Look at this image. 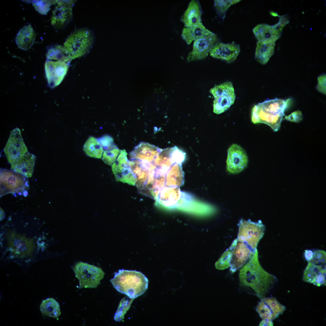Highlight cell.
Instances as JSON below:
<instances>
[{
	"label": "cell",
	"instance_id": "obj_24",
	"mask_svg": "<svg viewBox=\"0 0 326 326\" xmlns=\"http://www.w3.org/2000/svg\"><path fill=\"white\" fill-rule=\"evenodd\" d=\"M172 148L162 149L152 163L156 167L155 177L165 175L172 165L170 156Z\"/></svg>",
	"mask_w": 326,
	"mask_h": 326
},
{
	"label": "cell",
	"instance_id": "obj_33",
	"mask_svg": "<svg viewBox=\"0 0 326 326\" xmlns=\"http://www.w3.org/2000/svg\"><path fill=\"white\" fill-rule=\"evenodd\" d=\"M210 92L215 98L229 95L234 93L235 91L232 83L229 82L215 86L211 89Z\"/></svg>",
	"mask_w": 326,
	"mask_h": 326
},
{
	"label": "cell",
	"instance_id": "obj_8",
	"mask_svg": "<svg viewBox=\"0 0 326 326\" xmlns=\"http://www.w3.org/2000/svg\"><path fill=\"white\" fill-rule=\"evenodd\" d=\"M26 177L13 171L1 170L0 197L8 193H20L28 186Z\"/></svg>",
	"mask_w": 326,
	"mask_h": 326
},
{
	"label": "cell",
	"instance_id": "obj_4",
	"mask_svg": "<svg viewBox=\"0 0 326 326\" xmlns=\"http://www.w3.org/2000/svg\"><path fill=\"white\" fill-rule=\"evenodd\" d=\"M255 251L246 243L237 239L216 262L215 267L219 270L230 267V271L234 273L246 263Z\"/></svg>",
	"mask_w": 326,
	"mask_h": 326
},
{
	"label": "cell",
	"instance_id": "obj_3",
	"mask_svg": "<svg viewBox=\"0 0 326 326\" xmlns=\"http://www.w3.org/2000/svg\"><path fill=\"white\" fill-rule=\"evenodd\" d=\"M110 281L117 291L133 299L145 292L149 281L147 277L140 272L123 269L116 273Z\"/></svg>",
	"mask_w": 326,
	"mask_h": 326
},
{
	"label": "cell",
	"instance_id": "obj_37",
	"mask_svg": "<svg viewBox=\"0 0 326 326\" xmlns=\"http://www.w3.org/2000/svg\"><path fill=\"white\" fill-rule=\"evenodd\" d=\"M172 164H178L182 165L186 158V154L177 147L172 148L170 156Z\"/></svg>",
	"mask_w": 326,
	"mask_h": 326
},
{
	"label": "cell",
	"instance_id": "obj_10",
	"mask_svg": "<svg viewBox=\"0 0 326 326\" xmlns=\"http://www.w3.org/2000/svg\"><path fill=\"white\" fill-rule=\"evenodd\" d=\"M127 154L125 150H120L119 155L112 165V169L117 181L135 186L137 178L131 170Z\"/></svg>",
	"mask_w": 326,
	"mask_h": 326
},
{
	"label": "cell",
	"instance_id": "obj_9",
	"mask_svg": "<svg viewBox=\"0 0 326 326\" xmlns=\"http://www.w3.org/2000/svg\"><path fill=\"white\" fill-rule=\"evenodd\" d=\"M4 150L11 164L17 161L28 152L19 128H16L11 131Z\"/></svg>",
	"mask_w": 326,
	"mask_h": 326
},
{
	"label": "cell",
	"instance_id": "obj_19",
	"mask_svg": "<svg viewBox=\"0 0 326 326\" xmlns=\"http://www.w3.org/2000/svg\"><path fill=\"white\" fill-rule=\"evenodd\" d=\"M162 150L148 142H141L129 153V158L130 160L152 163Z\"/></svg>",
	"mask_w": 326,
	"mask_h": 326
},
{
	"label": "cell",
	"instance_id": "obj_25",
	"mask_svg": "<svg viewBox=\"0 0 326 326\" xmlns=\"http://www.w3.org/2000/svg\"><path fill=\"white\" fill-rule=\"evenodd\" d=\"M212 33L201 22L191 27H184L182 31L181 36L186 43L190 45L193 41Z\"/></svg>",
	"mask_w": 326,
	"mask_h": 326
},
{
	"label": "cell",
	"instance_id": "obj_27",
	"mask_svg": "<svg viewBox=\"0 0 326 326\" xmlns=\"http://www.w3.org/2000/svg\"><path fill=\"white\" fill-rule=\"evenodd\" d=\"M275 45V43L257 41L255 59L262 64H266L274 53Z\"/></svg>",
	"mask_w": 326,
	"mask_h": 326
},
{
	"label": "cell",
	"instance_id": "obj_41",
	"mask_svg": "<svg viewBox=\"0 0 326 326\" xmlns=\"http://www.w3.org/2000/svg\"><path fill=\"white\" fill-rule=\"evenodd\" d=\"M302 117L301 112L298 110L292 112L289 115L286 116L285 118L288 121L297 123L302 120Z\"/></svg>",
	"mask_w": 326,
	"mask_h": 326
},
{
	"label": "cell",
	"instance_id": "obj_17",
	"mask_svg": "<svg viewBox=\"0 0 326 326\" xmlns=\"http://www.w3.org/2000/svg\"><path fill=\"white\" fill-rule=\"evenodd\" d=\"M240 51L239 45L234 42L228 43L219 42L210 50L209 53L213 58L231 63L236 59Z\"/></svg>",
	"mask_w": 326,
	"mask_h": 326
},
{
	"label": "cell",
	"instance_id": "obj_2",
	"mask_svg": "<svg viewBox=\"0 0 326 326\" xmlns=\"http://www.w3.org/2000/svg\"><path fill=\"white\" fill-rule=\"evenodd\" d=\"M289 101L276 98L255 105L252 109L251 121L254 123H264L274 131L280 129L284 112Z\"/></svg>",
	"mask_w": 326,
	"mask_h": 326
},
{
	"label": "cell",
	"instance_id": "obj_12",
	"mask_svg": "<svg viewBox=\"0 0 326 326\" xmlns=\"http://www.w3.org/2000/svg\"><path fill=\"white\" fill-rule=\"evenodd\" d=\"M226 169L229 173H238L246 167L248 158L245 150L240 145L233 144L227 150Z\"/></svg>",
	"mask_w": 326,
	"mask_h": 326
},
{
	"label": "cell",
	"instance_id": "obj_31",
	"mask_svg": "<svg viewBox=\"0 0 326 326\" xmlns=\"http://www.w3.org/2000/svg\"><path fill=\"white\" fill-rule=\"evenodd\" d=\"M85 154L90 157L101 158L104 150L97 140L94 137L90 136L83 146Z\"/></svg>",
	"mask_w": 326,
	"mask_h": 326
},
{
	"label": "cell",
	"instance_id": "obj_23",
	"mask_svg": "<svg viewBox=\"0 0 326 326\" xmlns=\"http://www.w3.org/2000/svg\"><path fill=\"white\" fill-rule=\"evenodd\" d=\"M36 34L30 25L24 26L19 31L15 38L18 47L27 50L30 49L35 41Z\"/></svg>",
	"mask_w": 326,
	"mask_h": 326
},
{
	"label": "cell",
	"instance_id": "obj_5",
	"mask_svg": "<svg viewBox=\"0 0 326 326\" xmlns=\"http://www.w3.org/2000/svg\"><path fill=\"white\" fill-rule=\"evenodd\" d=\"M94 33L86 28L78 29L72 32L64 43V46L72 59L80 57L88 53L93 46Z\"/></svg>",
	"mask_w": 326,
	"mask_h": 326
},
{
	"label": "cell",
	"instance_id": "obj_22",
	"mask_svg": "<svg viewBox=\"0 0 326 326\" xmlns=\"http://www.w3.org/2000/svg\"><path fill=\"white\" fill-rule=\"evenodd\" d=\"M36 160L35 156L27 152L16 162L11 164V169L26 178L32 176Z\"/></svg>",
	"mask_w": 326,
	"mask_h": 326
},
{
	"label": "cell",
	"instance_id": "obj_26",
	"mask_svg": "<svg viewBox=\"0 0 326 326\" xmlns=\"http://www.w3.org/2000/svg\"><path fill=\"white\" fill-rule=\"evenodd\" d=\"M165 177V186L180 187L182 186L184 183V173L182 165L176 164L172 165Z\"/></svg>",
	"mask_w": 326,
	"mask_h": 326
},
{
	"label": "cell",
	"instance_id": "obj_6",
	"mask_svg": "<svg viewBox=\"0 0 326 326\" xmlns=\"http://www.w3.org/2000/svg\"><path fill=\"white\" fill-rule=\"evenodd\" d=\"M78 279L79 288H96L105 273L102 269L83 262L77 263L72 268Z\"/></svg>",
	"mask_w": 326,
	"mask_h": 326
},
{
	"label": "cell",
	"instance_id": "obj_7",
	"mask_svg": "<svg viewBox=\"0 0 326 326\" xmlns=\"http://www.w3.org/2000/svg\"><path fill=\"white\" fill-rule=\"evenodd\" d=\"M265 229V226L260 221L254 222L242 219L239 223L237 239L247 244L255 251L264 235Z\"/></svg>",
	"mask_w": 326,
	"mask_h": 326
},
{
	"label": "cell",
	"instance_id": "obj_38",
	"mask_svg": "<svg viewBox=\"0 0 326 326\" xmlns=\"http://www.w3.org/2000/svg\"><path fill=\"white\" fill-rule=\"evenodd\" d=\"M97 140L104 151H109L118 148L114 144L113 138L109 135H104L98 138Z\"/></svg>",
	"mask_w": 326,
	"mask_h": 326
},
{
	"label": "cell",
	"instance_id": "obj_15",
	"mask_svg": "<svg viewBox=\"0 0 326 326\" xmlns=\"http://www.w3.org/2000/svg\"><path fill=\"white\" fill-rule=\"evenodd\" d=\"M286 24L284 21L280 19L279 22L273 25L259 24L253 29V32L258 41L275 43Z\"/></svg>",
	"mask_w": 326,
	"mask_h": 326
},
{
	"label": "cell",
	"instance_id": "obj_11",
	"mask_svg": "<svg viewBox=\"0 0 326 326\" xmlns=\"http://www.w3.org/2000/svg\"><path fill=\"white\" fill-rule=\"evenodd\" d=\"M220 40L217 35L212 32L194 41L192 50L187 58L189 62L200 60L206 58L210 50Z\"/></svg>",
	"mask_w": 326,
	"mask_h": 326
},
{
	"label": "cell",
	"instance_id": "obj_44",
	"mask_svg": "<svg viewBox=\"0 0 326 326\" xmlns=\"http://www.w3.org/2000/svg\"><path fill=\"white\" fill-rule=\"evenodd\" d=\"M5 216V213L3 210L0 208V220H2Z\"/></svg>",
	"mask_w": 326,
	"mask_h": 326
},
{
	"label": "cell",
	"instance_id": "obj_18",
	"mask_svg": "<svg viewBox=\"0 0 326 326\" xmlns=\"http://www.w3.org/2000/svg\"><path fill=\"white\" fill-rule=\"evenodd\" d=\"M182 191L179 187L165 186L154 199L157 206L168 209H174L181 198Z\"/></svg>",
	"mask_w": 326,
	"mask_h": 326
},
{
	"label": "cell",
	"instance_id": "obj_36",
	"mask_svg": "<svg viewBox=\"0 0 326 326\" xmlns=\"http://www.w3.org/2000/svg\"><path fill=\"white\" fill-rule=\"evenodd\" d=\"M120 150L118 148L112 150L104 151L102 155V160L106 164L111 166L120 154Z\"/></svg>",
	"mask_w": 326,
	"mask_h": 326
},
{
	"label": "cell",
	"instance_id": "obj_42",
	"mask_svg": "<svg viewBox=\"0 0 326 326\" xmlns=\"http://www.w3.org/2000/svg\"><path fill=\"white\" fill-rule=\"evenodd\" d=\"M313 255V252L310 250H305L304 255L306 260L309 262L312 259Z\"/></svg>",
	"mask_w": 326,
	"mask_h": 326
},
{
	"label": "cell",
	"instance_id": "obj_39",
	"mask_svg": "<svg viewBox=\"0 0 326 326\" xmlns=\"http://www.w3.org/2000/svg\"><path fill=\"white\" fill-rule=\"evenodd\" d=\"M326 253L322 250H318L313 252L312 257L309 262L312 264L326 266Z\"/></svg>",
	"mask_w": 326,
	"mask_h": 326
},
{
	"label": "cell",
	"instance_id": "obj_14",
	"mask_svg": "<svg viewBox=\"0 0 326 326\" xmlns=\"http://www.w3.org/2000/svg\"><path fill=\"white\" fill-rule=\"evenodd\" d=\"M256 311L262 319L273 321L282 314L286 307L275 297H264L261 299Z\"/></svg>",
	"mask_w": 326,
	"mask_h": 326
},
{
	"label": "cell",
	"instance_id": "obj_16",
	"mask_svg": "<svg viewBox=\"0 0 326 326\" xmlns=\"http://www.w3.org/2000/svg\"><path fill=\"white\" fill-rule=\"evenodd\" d=\"M69 64L60 61L46 60L45 69L49 86L54 88L59 85L66 75Z\"/></svg>",
	"mask_w": 326,
	"mask_h": 326
},
{
	"label": "cell",
	"instance_id": "obj_1",
	"mask_svg": "<svg viewBox=\"0 0 326 326\" xmlns=\"http://www.w3.org/2000/svg\"><path fill=\"white\" fill-rule=\"evenodd\" d=\"M240 269V285L251 290L260 299L266 297L278 280L276 276L266 271L261 266L257 250Z\"/></svg>",
	"mask_w": 326,
	"mask_h": 326
},
{
	"label": "cell",
	"instance_id": "obj_21",
	"mask_svg": "<svg viewBox=\"0 0 326 326\" xmlns=\"http://www.w3.org/2000/svg\"><path fill=\"white\" fill-rule=\"evenodd\" d=\"M202 11L199 1L192 0L181 18L185 27H190L202 22Z\"/></svg>",
	"mask_w": 326,
	"mask_h": 326
},
{
	"label": "cell",
	"instance_id": "obj_40",
	"mask_svg": "<svg viewBox=\"0 0 326 326\" xmlns=\"http://www.w3.org/2000/svg\"><path fill=\"white\" fill-rule=\"evenodd\" d=\"M326 74H321L318 77V83L316 89L319 92L326 95Z\"/></svg>",
	"mask_w": 326,
	"mask_h": 326
},
{
	"label": "cell",
	"instance_id": "obj_35",
	"mask_svg": "<svg viewBox=\"0 0 326 326\" xmlns=\"http://www.w3.org/2000/svg\"><path fill=\"white\" fill-rule=\"evenodd\" d=\"M57 0L35 1L32 4L36 10L40 14L46 15L49 11L50 6L56 3Z\"/></svg>",
	"mask_w": 326,
	"mask_h": 326
},
{
	"label": "cell",
	"instance_id": "obj_13",
	"mask_svg": "<svg viewBox=\"0 0 326 326\" xmlns=\"http://www.w3.org/2000/svg\"><path fill=\"white\" fill-rule=\"evenodd\" d=\"M75 1L72 0H57L58 5L52 12L51 23L54 28L64 29L72 18V7Z\"/></svg>",
	"mask_w": 326,
	"mask_h": 326
},
{
	"label": "cell",
	"instance_id": "obj_30",
	"mask_svg": "<svg viewBox=\"0 0 326 326\" xmlns=\"http://www.w3.org/2000/svg\"><path fill=\"white\" fill-rule=\"evenodd\" d=\"M235 97L234 92L229 95L215 97L213 104L214 113L219 114L227 110L234 103Z\"/></svg>",
	"mask_w": 326,
	"mask_h": 326
},
{
	"label": "cell",
	"instance_id": "obj_43",
	"mask_svg": "<svg viewBox=\"0 0 326 326\" xmlns=\"http://www.w3.org/2000/svg\"><path fill=\"white\" fill-rule=\"evenodd\" d=\"M260 326H273V323L272 321L267 319H263L259 324Z\"/></svg>",
	"mask_w": 326,
	"mask_h": 326
},
{
	"label": "cell",
	"instance_id": "obj_28",
	"mask_svg": "<svg viewBox=\"0 0 326 326\" xmlns=\"http://www.w3.org/2000/svg\"><path fill=\"white\" fill-rule=\"evenodd\" d=\"M47 60L60 61L69 64L72 59L68 51L64 46L55 45L50 48L46 54Z\"/></svg>",
	"mask_w": 326,
	"mask_h": 326
},
{
	"label": "cell",
	"instance_id": "obj_32",
	"mask_svg": "<svg viewBox=\"0 0 326 326\" xmlns=\"http://www.w3.org/2000/svg\"><path fill=\"white\" fill-rule=\"evenodd\" d=\"M239 0H215L214 6L219 18L224 20L226 13L229 8L232 5L240 2Z\"/></svg>",
	"mask_w": 326,
	"mask_h": 326
},
{
	"label": "cell",
	"instance_id": "obj_34",
	"mask_svg": "<svg viewBox=\"0 0 326 326\" xmlns=\"http://www.w3.org/2000/svg\"><path fill=\"white\" fill-rule=\"evenodd\" d=\"M133 300H129L124 298L121 299L114 316L116 321H120L123 319L124 315L129 308Z\"/></svg>",
	"mask_w": 326,
	"mask_h": 326
},
{
	"label": "cell",
	"instance_id": "obj_20",
	"mask_svg": "<svg viewBox=\"0 0 326 326\" xmlns=\"http://www.w3.org/2000/svg\"><path fill=\"white\" fill-rule=\"evenodd\" d=\"M326 266L308 262L304 271L303 280L318 286H326Z\"/></svg>",
	"mask_w": 326,
	"mask_h": 326
},
{
	"label": "cell",
	"instance_id": "obj_29",
	"mask_svg": "<svg viewBox=\"0 0 326 326\" xmlns=\"http://www.w3.org/2000/svg\"><path fill=\"white\" fill-rule=\"evenodd\" d=\"M40 310L43 315L54 318H58L61 314L59 303L53 298L43 300Z\"/></svg>",
	"mask_w": 326,
	"mask_h": 326
}]
</instances>
